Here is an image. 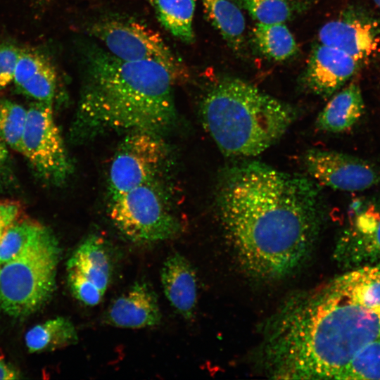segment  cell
I'll return each mask as SVG.
<instances>
[{
	"mask_svg": "<svg viewBox=\"0 0 380 380\" xmlns=\"http://www.w3.org/2000/svg\"><path fill=\"white\" fill-rule=\"evenodd\" d=\"M216 203L236 259L258 279L276 280L298 270L321 228V196L313 181L260 162L228 167Z\"/></svg>",
	"mask_w": 380,
	"mask_h": 380,
	"instance_id": "6da1fadb",
	"label": "cell"
},
{
	"mask_svg": "<svg viewBox=\"0 0 380 380\" xmlns=\"http://www.w3.org/2000/svg\"><path fill=\"white\" fill-rule=\"evenodd\" d=\"M380 336V313L331 280L289 299L270 319L262 346L271 377L339 379L356 353Z\"/></svg>",
	"mask_w": 380,
	"mask_h": 380,
	"instance_id": "7a4b0ae2",
	"label": "cell"
},
{
	"mask_svg": "<svg viewBox=\"0 0 380 380\" xmlns=\"http://www.w3.org/2000/svg\"><path fill=\"white\" fill-rule=\"evenodd\" d=\"M82 86L73 136L110 131L162 134L173 126L175 80L161 65L120 59L93 42L82 51Z\"/></svg>",
	"mask_w": 380,
	"mask_h": 380,
	"instance_id": "3957f363",
	"label": "cell"
},
{
	"mask_svg": "<svg viewBox=\"0 0 380 380\" xmlns=\"http://www.w3.org/2000/svg\"><path fill=\"white\" fill-rule=\"evenodd\" d=\"M203 125L229 157L255 156L276 143L298 117L291 105L236 77H222L201 104Z\"/></svg>",
	"mask_w": 380,
	"mask_h": 380,
	"instance_id": "277c9868",
	"label": "cell"
},
{
	"mask_svg": "<svg viewBox=\"0 0 380 380\" xmlns=\"http://www.w3.org/2000/svg\"><path fill=\"white\" fill-rule=\"evenodd\" d=\"M61 248L43 227L15 258L0 265V308L9 316H29L42 308L55 291Z\"/></svg>",
	"mask_w": 380,
	"mask_h": 380,
	"instance_id": "5b68a950",
	"label": "cell"
},
{
	"mask_svg": "<svg viewBox=\"0 0 380 380\" xmlns=\"http://www.w3.org/2000/svg\"><path fill=\"white\" fill-rule=\"evenodd\" d=\"M163 179L148 182L110 196L108 215L114 227L136 243L175 237L181 225L172 209Z\"/></svg>",
	"mask_w": 380,
	"mask_h": 380,
	"instance_id": "8992f818",
	"label": "cell"
},
{
	"mask_svg": "<svg viewBox=\"0 0 380 380\" xmlns=\"http://www.w3.org/2000/svg\"><path fill=\"white\" fill-rule=\"evenodd\" d=\"M88 31L107 51L120 59L157 63L175 82L185 81L189 77L185 65L161 36L139 21L105 16L91 22Z\"/></svg>",
	"mask_w": 380,
	"mask_h": 380,
	"instance_id": "52a82bcc",
	"label": "cell"
},
{
	"mask_svg": "<svg viewBox=\"0 0 380 380\" xmlns=\"http://www.w3.org/2000/svg\"><path fill=\"white\" fill-rule=\"evenodd\" d=\"M169 147L161 134L130 132L114 155L108 177L110 196L163 179L170 166Z\"/></svg>",
	"mask_w": 380,
	"mask_h": 380,
	"instance_id": "ba28073f",
	"label": "cell"
},
{
	"mask_svg": "<svg viewBox=\"0 0 380 380\" xmlns=\"http://www.w3.org/2000/svg\"><path fill=\"white\" fill-rule=\"evenodd\" d=\"M21 153L37 175L48 182L62 183L70 174V161L51 103L36 101L27 110Z\"/></svg>",
	"mask_w": 380,
	"mask_h": 380,
	"instance_id": "9c48e42d",
	"label": "cell"
},
{
	"mask_svg": "<svg viewBox=\"0 0 380 380\" xmlns=\"http://www.w3.org/2000/svg\"><path fill=\"white\" fill-rule=\"evenodd\" d=\"M303 163L313 179L331 189L360 191L380 182V174L372 163L334 151L310 149L303 156Z\"/></svg>",
	"mask_w": 380,
	"mask_h": 380,
	"instance_id": "30bf717a",
	"label": "cell"
},
{
	"mask_svg": "<svg viewBox=\"0 0 380 380\" xmlns=\"http://www.w3.org/2000/svg\"><path fill=\"white\" fill-rule=\"evenodd\" d=\"M319 43L338 49L362 64L380 45V25L360 8L346 10L319 30Z\"/></svg>",
	"mask_w": 380,
	"mask_h": 380,
	"instance_id": "8fae6325",
	"label": "cell"
},
{
	"mask_svg": "<svg viewBox=\"0 0 380 380\" xmlns=\"http://www.w3.org/2000/svg\"><path fill=\"white\" fill-rule=\"evenodd\" d=\"M336 256L350 270L380 261V202L355 205L351 221L338 242Z\"/></svg>",
	"mask_w": 380,
	"mask_h": 380,
	"instance_id": "7c38bea8",
	"label": "cell"
},
{
	"mask_svg": "<svg viewBox=\"0 0 380 380\" xmlns=\"http://www.w3.org/2000/svg\"><path fill=\"white\" fill-rule=\"evenodd\" d=\"M362 63L335 47L319 43L312 49L303 75L304 86L326 98L338 91L360 69Z\"/></svg>",
	"mask_w": 380,
	"mask_h": 380,
	"instance_id": "4fadbf2b",
	"label": "cell"
},
{
	"mask_svg": "<svg viewBox=\"0 0 380 380\" xmlns=\"http://www.w3.org/2000/svg\"><path fill=\"white\" fill-rule=\"evenodd\" d=\"M161 317L158 296L151 286L136 281L110 304L104 320L114 327L141 329L159 324Z\"/></svg>",
	"mask_w": 380,
	"mask_h": 380,
	"instance_id": "5bb4252c",
	"label": "cell"
},
{
	"mask_svg": "<svg viewBox=\"0 0 380 380\" xmlns=\"http://www.w3.org/2000/svg\"><path fill=\"white\" fill-rule=\"evenodd\" d=\"M56 79L55 68L44 53L21 49L13 81L20 92L36 101L52 103Z\"/></svg>",
	"mask_w": 380,
	"mask_h": 380,
	"instance_id": "9a60e30c",
	"label": "cell"
},
{
	"mask_svg": "<svg viewBox=\"0 0 380 380\" xmlns=\"http://www.w3.org/2000/svg\"><path fill=\"white\" fill-rule=\"evenodd\" d=\"M160 280L167 300L182 317H193L197 304L198 285L190 262L180 253H174L165 260Z\"/></svg>",
	"mask_w": 380,
	"mask_h": 380,
	"instance_id": "2e32d148",
	"label": "cell"
},
{
	"mask_svg": "<svg viewBox=\"0 0 380 380\" xmlns=\"http://www.w3.org/2000/svg\"><path fill=\"white\" fill-rule=\"evenodd\" d=\"M70 269L105 294L113 273L112 253L107 242L98 235H90L76 248L67 263Z\"/></svg>",
	"mask_w": 380,
	"mask_h": 380,
	"instance_id": "e0dca14e",
	"label": "cell"
},
{
	"mask_svg": "<svg viewBox=\"0 0 380 380\" xmlns=\"http://www.w3.org/2000/svg\"><path fill=\"white\" fill-rule=\"evenodd\" d=\"M365 103L360 87L351 83L331 97L316 120L321 131L340 133L352 128L364 113Z\"/></svg>",
	"mask_w": 380,
	"mask_h": 380,
	"instance_id": "ac0fdd59",
	"label": "cell"
},
{
	"mask_svg": "<svg viewBox=\"0 0 380 380\" xmlns=\"http://www.w3.org/2000/svg\"><path fill=\"white\" fill-rule=\"evenodd\" d=\"M333 281L350 299L380 313V261L351 269Z\"/></svg>",
	"mask_w": 380,
	"mask_h": 380,
	"instance_id": "d6986e66",
	"label": "cell"
},
{
	"mask_svg": "<svg viewBox=\"0 0 380 380\" xmlns=\"http://www.w3.org/2000/svg\"><path fill=\"white\" fill-rule=\"evenodd\" d=\"M213 25L228 46L241 53L245 46V18L240 8L230 0H201Z\"/></svg>",
	"mask_w": 380,
	"mask_h": 380,
	"instance_id": "ffe728a7",
	"label": "cell"
},
{
	"mask_svg": "<svg viewBox=\"0 0 380 380\" xmlns=\"http://www.w3.org/2000/svg\"><path fill=\"white\" fill-rule=\"evenodd\" d=\"M25 341L29 352L40 353L74 345L78 336L69 319L57 317L32 327L26 333Z\"/></svg>",
	"mask_w": 380,
	"mask_h": 380,
	"instance_id": "44dd1931",
	"label": "cell"
},
{
	"mask_svg": "<svg viewBox=\"0 0 380 380\" xmlns=\"http://www.w3.org/2000/svg\"><path fill=\"white\" fill-rule=\"evenodd\" d=\"M161 25L185 43L194 40L195 0H147Z\"/></svg>",
	"mask_w": 380,
	"mask_h": 380,
	"instance_id": "7402d4cb",
	"label": "cell"
},
{
	"mask_svg": "<svg viewBox=\"0 0 380 380\" xmlns=\"http://www.w3.org/2000/svg\"><path fill=\"white\" fill-rule=\"evenodd\" d=\"M253 36L260 52L272 60L286 61L298 51L296 41L284 23H257Z\"/></svg>",
	"mask_w": 380,
	"mask_h": 380,
	"instance_id": "603a6c76",
	"label": "cell"
},
{
	"mask_svg": "<svg viewBox=\"0 0 380 380\" xmlns=\"http://www.w3.org/2000/svg\"><path fill=\"white\" fill-rule=\"evenodd\" d=\"M258 23H284L301 8L295 0H238Z\"/></svg>",
	"mask_w": 380,
	"mask_h": 380,
	"instance_id": "cb8c5ba5",
	"label": "cell"
},
{
	"mask_svg": "<svg viewBox=\"0 0 380 380\" xmlns=\"http://www.w3.org/2000/svg\"><path fill=\"white\" fill-rule=\"evenodd\" d=\"M27 110L8 99L0 100V137L13 150L21 153Z\"/></svg>",
	"mask_w": 380,
	"mask_h": 380,
	"instance_id": "d4e9b609",
	"label": "cell"
},
{
	"mask_svg": "<svg viewBox=\"0 0 380 380\" xmlns=\"http://www.w3.org/2000/svg\"><path fill=\"white\" fill-rule=\"evenodd\" d=\"M339 379H380V336L356 353Z\"/></svg>",
	"mask_w": 380,
	"mask_h": 380,
	"instance_id": "484cf974",
	"label": "cell"
},
{
	"mask_svg": "<svg viewBox=\"0 0 380 380\" xmlns=\"http://www.w3.org/2000/svg\"><path fill=\"white\" fill-rule=\"evenodd\" d=\"M44 226L30 220H17L0 239V265L18 255Z\"/></svg>",
	"mask_w": 380,
	"mask_h": 380,
	"instance_id": "4316f807",
	"label": "cell"
},
{
	"mask_svg": "<svg viewBox=\"0 0 380 380\" xmlns=\"http://www.w3.org/2000/svg\"><path fill=\"white\" fill-rule=\"evenodd\" d=\"M67 270L68 286L74 297L88 306L98 305L102 300L104 293L75 271Z\"/></svg>",
	"mask_w": 380,
	"mask_h": 380,
	"instance_id": "83f0119b",
	"label": "cell"
},
{
	"mask_svg": "<svg viewBox=\"0 0 380 380\" xmlns=\"http://www.w3.org/2000/svg\"><path fill=\"white\" fill-rule=\"evenodd\" d=\"M20 49L11 43L0 44V89L13 81Z\"/></svg>",
	"mask_w": 380,
	"mask_h": 380,
	"instance_id": "f1b7e54d",
	"label": "cell"
},
{
	"mask_svg": "<svg viewBox=\"0 0 380 380\" xmlns=\"http://www.w3.org/2000/svg\"><path fill=\"white\" fill-rule=\"evenodd\" d=\"M20 207L17 202L0 201V239L7 229L18 219Z\"/></svg>",
	"mask_w": 380,
	"mask_h": 380,
	"instance_id": "f546056e",
	"label": "cell"
},
{
	"mask_svg": "<svg viewBox=\"0 0 380 380\" xmlns=\"http://www.w3.org/2000/svg\"><path fill=\"white\" fill-rule=\"evenodd\" d=\"M20 378V372L11 365L0 358V379H17Z\"/></svg>",
	"mask_w": 380,
	"mask_h": 380,
	"instance_id": "4dcf8cb0",
	"label": "cell"
},
{
	"mask_svg": "<svg viewBox=\"0 0 380 380\" xmlns=\"http://www.w3.org/2000/svg\"><path fill=\"white\" fill-rule=\"evenodd\" d=\"M8 157L6 144L0 137V168L4 165Z\"/></svg>",
	"mask_w": 380,
	"mask_h": 380,
	"instance_id": "1f68e13d",
	"label": "cell"
},
{
	"mask_svg": "<svg viewBox=\"0 0 380 380\" xmlns=\"http://www.w3.org/2000/svg\"><path fill=\"white\" fill-rule=\"evenodd\" d=\"M374 4L379 7L380 8V0H373Z\"/></svg>",
	"mask_w": 380,
	"mask_h": 380,
	"instance_id": "d6a6232c",
	"label": "cell"
}]
</instances>
